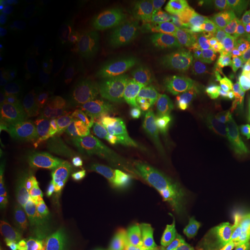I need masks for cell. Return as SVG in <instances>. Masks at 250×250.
<instances>
[{"label":"cell","instance_id":"1","mask_svg":"<svg viewBox=\"0 0 250 250\" xmlns=\"http://www.w3.org/2000/svg\"><path fill=\"white\" fill-rule=\"evenodd\" d=\"M248 116V85L237 77H225L203 85L186 125L204 143L221 147L243 132Z\"/></svg>","mask_w":250,"mask_h":250},{"label":"cell","instance_id":"2","mask_svg":"<svg viewBox=\"0 0 250 250\" xmlns=\"http://www.w3.org/2000/svg\"><path fill=\"white\" fill-rule=\"evenodd\" d=\"M249 234L247 212L220 196L199 201L184 219L177 250H235Z\"/></svg>","mask_w":250,"mask_h":250},{"label":"cell","instance_id":"3","mask_svg":"<svg viewBox=\"0 0 250 250\" xmlns=\"http://www.w3.org/2000/svg\"><path fill=\"white\" fill-rule=\"evenodd\" d=\"M182 77V61L175 52H167L153 62L146 76L145 89L154 110L171 107L175 88Z\"/></svg>","mask_w":250,"mask_h":250},{"label":"cell","instance_id":"4","mask_svg":"<svg viewBox=\"0 0 250 250\" xmlns=\"http://www.w3.org/2000/svg\"><path fill=\"white\" fill-rule=\"evenodd\" d=\"M57 218L54 201L44 199L20 208L8 219L6 228L14 241L22 239H39L45 242L51 235Z\"/></svg>","mask_w":250,"mask_h":250},{"label":"cell","instance_id":"5","mask_svg":"<svg viewBox=\"0 0 250 250\" xmlns=\"http://www.w3.org/2000/svg\"><path fill=\"white\" fill-rule=\"evenodd\" d=\"M64 175V192L74 196L92 186L96 176V164L93 153L83 142H70L64 151L62 162Z\"/></svg>","mask_w":250,"mask_h":250},{"label":"cell","instance_id":"6","mask_svg":"<svg viewBox=\"0 0 250 250\" xmlns=\"http://www.w3.org/2000/svg\"><path fill=\"white\" fill-rule=\"evenodd\" d=\"M195 180V169L187 156L177 154L166 169L160 186V204L165 211H173Z\"/></svg>","mask_w":250,"mask_h":250},{"label":"cell","instance_id":"7","mask_svg":"<svg viewBox=\"0 0 250 250\" xmlns=\"http://www.w3.org/2000/svg\"><path fill=\"white\" fill-rule=\"evenodd\" d=\"M1 180L21 204H26L40 195L43 186V171L36 165H26L14 171L4 170Z\"/></svg>","mask_w":250,"mask_h":250},{"label":"cell","instance_id":"8","mask_svg":"<svg viewBox=\"0 0 250 250\" xmlns=\"http://www.w3.org/2000/svg\"><path fill=\"white\" fill-rule=\"evenodd\" d=\"M101 21L88 11H78L67 17L54 39V44L70 48L86 40L92 33H96Z\"/></svg>","mask_w":250,"mask_h":250},{"label":"cell","instance_id":"9","mask_svg":"<svg viewBox=\"0 0 250 250\" xmlns=\"http://www.w3.org/2000/svg\"><path fill=\"white\" fill-rule=\"evenodd\" d=\"M161 145H149L140 148L136 154H133L132 167H131L129 182L133 190L140 191L151 182L162 164Z\"/></svg>","mask_w":250,"mask_h":250},{"label":"cell","instance_id":"10","mask_svg":"<svg viewBox=\"0 0 250 250\" xmlns=\"http://www.w3.org/2000/svg\"><path fill=\"white\" fill-rule=\"evenodd\" d=\"M134 153L122 137H116L109 144L103 158V171L115 182L125 186L129 182Z\"/></svg>","mask_w":250,"mask_h":250},{"label":"cell","instance_id":"11","mask_svg":"<svg viewBox=\"0 0 250 250\" xmlns=\"http://www.w3.org/2000/svg\"><path fill=\"white\" fill-rule=\"evenodd\" d=\"M98 197L105 210L110 213H115L124 205V186L112 181L109 175L102 170L98 177Z\"/></svg>","mask_w":250,"mask_h":250},{"label":"cell","instance_id":"12","mask_svg":"<svg viewBox=\"0 0 250 250\" xmlns=\"http://www.w3.org/2000/svg\"><path fill=\"white\" fill-rule=\"evenodd\" d=\"M203 85L195 78L183 76L175 88L171 108L177 111H189L198 101Z\"/></svg>","mask_w":250,"mask_h":250},{"label":"cell","instance_id":"13","mask_svg":"<svg viewBox=\"0 0 250 250\" xmlns=\"http://www.w3.org/2000/svg\"><path fill=\"white\" fill-rule=\"evenodd\" d=\"M228 59L237 73L250 76V33L234 43Z\"/></svg>","mask_w":250,"mask_h":250},{"label":"cell","instance_id":"14","mask_svg":"<svg viewBox=\"0 0 250 250\" xmlns=\"http://www.w3.org/2000/svg\"><path fill=\"white\" fill-rule=\"evenodd\" d=\"M41 74L54 77L61 74L65 67L64 56L55 51H39L30 56Z\"/></svg>","mask_w":250,"mask_h":250},{"label":"cell","instance_id":"15","mask_svg":"<svg viewBox=\"0 0 250 250\" xmlns=\"http://www.w3.org/2000/svg\"><path fill=\"white\" fill-rule=\"evenodd\" d=\"M124 234L118 228H105L92 236L90 250H122Z\"/></svg>","mask_w":250,"mask_h":250},{"label":"cell","instance_id":"16","mask_svg":"<svg viewBox=\"0 0 250 250\" xmlns=\"http://www.w3.org/2000/svg\"><path fill=\"white\" fill-rule=\"evenodd\" d=\"M92 234L85 224L77 226L62 240L58 250H90Z\"/></svg>","mask_w":250,"mask_h":250},{"label":"cell","instance_id":"17","mask_svg":"<svg viewBox=\"0 0 250 250\" xmlns=\"http://www.w3.org/2000/svg\"><path fill=\"white\" fill-rule=\"evenodd\" d=\"M34 26V18L29 13H18L13 15L9 22L4 28H1L2 33L14 35L17 37L27 35Z\"/></svg>","mask_w":250,"mask_h":250},{"label":"cell","instance_id":"18","mask_svg":"<svg viewBox=\"0 0 250 250\" xmlns=\"http://www.w3.org/2000/svg\"><path fill=\"white\" fill-rule=\"evenodd\" d=\"M20 39L9 34H1L0 37V59L1 62H9L13 61L20 49Z\"/></svg>","mask_w":250,"mask_h":250},{"label":"cell","instance_id":"19","mask_svg":"<svg viewBox=\"0 0 250 250\" xmlns=\"http://www.w3.org/2000/svg\"><path fill=\"white\" fill-rule=\"evenodd\" d=\"M0 189H1V191H0V198H1V201H0V210H1V215H12L20 208V206L22 204L18 201L17 197L8 189L5 181L1 180V188Z\"/></svg>","mask_w":250,"mask_h":250},{"label":"cell","instance_id":"20","mask_svg":"<svg viewBox=\"0 0 250 250\" xmlns=\"http://www.w3.org/2000/svg\"><path fill=\"white\" fill-rule=\"evenodd\" d=\"M17 73L7 67L1 66V70H0V90H1V93L4 94L12 90L17 86Z\"/></svg>","mask_w":250,"mask_h":250},{"label":"cell","instance_id":"21","mask_svg":"<svg viewBox=\"0 0 250 250\" xmlns=\"http://www.w3.org/2000/svg\"><path fill=\"white\" fill-rule=\"evenodd\" d=\"M13 250H50L45 242L39 239H22L14 241Z\"/></svg>","mask_w":250,"mask_h":250},{"label":"cell","instance_id":"22","mask_svg":"<svg viewBox=\"0 0 250 250\" xmlns=\"http://www.w3.org/2000/svg\"><path fill=\"white\" fill-rule=\"evenodd\" d=\"M122 250H162L160 247L155 243L147 240H137V241H131L127 245L123 246Z\"/></svg>","mask_w":250,"mask_h":250},{"label":"cell","instance_id":"23","mask_svg":"<svg viewBox=\"0 0 250 250\" xmlns=\"http://www.w3.org/2000/svg\"><path fill=\"white\" fill-rule=\"evenodd\" d=\"M20 71L21 73L24 74V76L28 77V78H39V77H43L42 74H41V72L37 66L35 65V62H34L33 59L30 58H27L24 59V61L21 62L20 64Z\"/></svg>","mask_w":250,"mask_h":250},{"label":"cell","instance_id":"24","mask_svg":"<svg viewBox=\"0 0 250 250\" xmlns=\"http://www.w3.org/2000/svg\"><path fill=\"white\" fill-rule=\"evenodd\" d=\"M19 9L21 13H29V12L37 11L44 7V1H39V0H15Z\"/></svg>","mask_w":250,"mask_h":250},{"label":"cell","instance_id":"25","mask_svg":"<svg viewBox=\"0 0 250 250\" xmlns=\"http://www.w3.org/2000/svg\"><path fill=\"white\" fill-rule=\"evenodd\" d=\"M14 248V239L12 237L11 233L8 232L7 228L2 227L1 229V248L0 250H13Z\"/></svg>","mask_w":250,"mask_h":250},{"label":"cell","instance_id":"26","mask_svg":"<svg viewBox=\"0 0 250 250\" xmlns=\"http://www.w3.org/2000/svg\"><path fill=\"white\" fill-rule=\"evenodd\" d=\"M0 9L2 12L11 14L12 17L18 13H21L17 5V1H14V0H1L0 1Z\"/></svg>","mask_w":250,"mask_h":250},{"label":"cell","instance_id":"27","mask_svg":"<svg viewBox=\"0 0 250 250\" xmlns=\"http://www.w3.org/2000/svg\"><path fill=\"white\" fill-rule=\"evenodd\" d=\"M241 189L242 191H245L247 193H250V171L248 173V175L242 180L241 183Z\"/></svg>","mask_w":250,"mask_h":250},{"label":"cell","instance_id":"28","mask_svg":"<svg viewBox=\"0 0 250 250\" xmlns=\"http://www.w3.org/2000/svg\"><path fill=\"white\" fill-rule=\"evenodd\" d=\"M247 219H248V229H249V235H250V208L247 211Z\"/></svg>","mask_w":250,"mask_h":250},{"label":"cell","instance_id":"29","mask_svg":"<svg viewBox=\"0 0 250 250\" xmlns=\"http://www.w3.org/2000/svg\"><path fill=\"white\" fill-rule=\"evenodd\" d=\"M235 250H250V248H237Z\"/></svg>","mask_w":250,"mask_h":250}]
</instances>
